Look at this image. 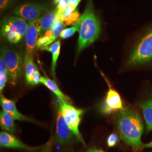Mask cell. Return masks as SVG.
Here are the masks:
<instances>
[{
	"mask_svg": "<svg viewBox=\"0 0 152 152\" xmlns=\"http://www.w3.org/2000/svg\"><path fill=\"white\" fill-rule=\"evenodd\" d=\"M14 118L11 114L5 111L0 113V125L1 127L11 134L15 132V126L14 124Z\"/></svg>",
	"mask_w": 152,
	"mask_h": 152,
	"instance_id": "17",
	"label": "cell"
},
{
	"mask_svg": "<svg viewBox=\"0 0 152 152\" xmlns=\"http://www.w3.org/2000/svg\"><path fill=\"white\" fill-rule=\"evenodd\" d=\"M124 109L121 97L118 92L109 86L105 99L101 107V112L109 114Z\"/></svg>",
	"mask_w": 152,
	"mask_h": 152,
	"instance_id": "9",
	"label": "cell"
},
{
	"mask_svg": "<svg viewBox=\"0 0 152 152\" xmlns=\"http://www.w3.org/2000/svg\"><path fill=\"white\" fill-rule=\"evenodd\" d=\"M147 124V131L152 130V98L145 100L139 104Z\"/></svg>",
	"mask_w": 152,
	"mask_h": 152,
	"instance_id": "16",
	"label": "cell"
},
{
	"mask_svg": "<svg viewBox=\"0 0 152 152\" xmlns=\"http://www.w3.org/2000/svg\"><path fill=\"white\" fill-rule=\"evenodd\" d=\"M152 61V26L137 39L127 59L130 67L140 66Z\"/></svg>",
	"mask_w": 152,
	"mask_h": 152,
	"instance_id": "3",
	"label": "cell"
},
{
	"mask_svg": "<svg viewBox=\"0 0 152 152\" xmlns=\"http://www.w3.org/2000/svg\"><path fill=\"white\" fill-rule=\"evenodd\" d=\"M0 145L2 148L19 149L26 151H36L44 146L30 147L20 141L12 134L6 131H1L0 133Z\"/></svg>",
	"mask_w": 152,
	"mask_h": 152,
	"instance_id": "11",
	"label": "cell"
},
{
	"mask_svg": "<svg viewBox=\"0 0 152 152\" xmlns=\"http://www.w3.org/2000/svg\"><path fill=\"white\" fill-rule=\"evenodd\" d=\"M53 143H54V139H51L44 147V149L42 152H51V146Z\"/></svg>",
	"mask_w": 152,
	"mask_h": 152,
	"instance_id": "23",
	"label": "cell"
},
{
	"mask_svg": "<svg viewBox=\"0 0 152 152\" xmlns=\"http://www.w3.org/2000/svg\"><path fill=\"white\" fill-rule=\"evenodd\" d=\"M118 137L116 134H110L107 139V145L109 147L112 148L114 147L118 141Z\"/></svg>",
	"mask_w": 152,
	"mask_h": 152,
	"instance_id": "22",
	"label": "cell"
},
{
	"mask_svg": "<svg viewBox=\"0 0 152 152\" xmlns=\"http://www.w3.org/2000/svg\"><path fill=\"white\" fill-rule=\"evenodd\" d=\"M1 105L4 111L11 114L15 120L32 122L33 120L20 113L16 108L15 102L14 100L6 98L1 94Z\"/></svg>",
	"mask_w": 152,
	"mask_h": 152,
	"instance_id": "13",
	"label": "cell"
},
{
	"mask_svg": "<svg viewBox=\"0 0 152 152\" xmlns=\"http://www.w3.org/2000/svg\"><path fill=\"white\" fill-rule=\"evenodd\" d=\"M56 129L54 144L63 145L70 143L73 139L75 134L68 124L60 110L59 104L56 106Z\"/></svg>",
	"mask_w": 152,
	"mask_h": 152,
	"instance_id": "7",
	"label": "cell"
},
{
	"mask_svg": "<svg viewBox=\"0 0 152 152\" xmlns=\"http://www.w3.org/2000/svg\"><path fill=\"white\" fill-rule=\"evenodd\" d=\"M1 56L2 57L5 64L9 82L15 85L22 72V51L20 50L5 48L2 49Z\"/></svg>",
	"mask_w": 152,
	"mask_h": 152,
	"instance_id": "5",
	"label": "cell"
},
{
	"mask_svg": "<svg viewBox=\"0 0 152 152\" xmlns=\"http://www.w3.org/2000/svg\"><path fill=\"white\" fill-rule=\"evenodd\" d=\"M81 26L79 31L77 53L85 49L98 39L101 32L100 22L89 2L83 14L81 16Z\"/></svg>",
	"mask_w": 152,
	"mask_h": 152,
	"instance_id": "2",
	"label": "cell"
},
{
	"mask_svg": "<svg viewBox=\"0 0 152 152\" xmlns=\"http://www.w3.org/2000/svg\"><path fill=\"white\" fill-rule=\"evenodd\" d=\"M87 152H104L102 149L96 148H90L87 150Z\"/></svg>",
	"mask_w": 152,
	"mask_h": 152,
	"instance_id": "25",
	"label": "cell"
},
{
	"mask_svg": "<svg viewBox=\"0 0 152 152\" xmlns=\"http://www.w3.org/2000/svg\"><path fill=\"white\" fill-rule=\"evenodd\" d=\"M45 50H48L50 51L52 54V64H51V71L53 72V74L55 75V69L57 64V60L58 59L60 50V40H58L54 43L52 44L50 46H48L44 49Z\"/></svg>",
	"mask_w": 152,
	"mask_h": 152,
	"instance_id": "18",
	"label": "cell"
},
{
	"mask_svg": "<svg viewBox=\"0 0 152 152\" xmlns=\"http://www.w3.org/2000/svg\"><path fill=\"white\" fill-rule=\"evenodd\" d=\"M59 104L60 110L65 121L70 126L71 129L75 134L77 139L85 144L80 132L79 126L81 122V117L84 113V110L81 109H77L71 105L68 102H61L59 100Z\"/></svg>",
	"mask_w": 152,
	"mask_h": 152,
	"instance_id": "6",
	"label": "cell"
},
{
	"mask_svg": "<svg viewBox=\"0 0 152 152\" xmlns=\"http://www.w3.org/2000/svg\"><path fill=\"white\" fill-rule=\"evenodd\" d=\"M8 79L7 72L2 57L0 59V91L1 94L5 86L6 83Z\"/></svg>",
	"mask_w": 152,
	"mask_h": 152,
	"instance_id": "20",
	"label": "cell"
},
{
	"mask_svg": "<svg viewBox=\"0 0 152 152\" xmlns=\"http://www.w3.org/2000/svg\"><path fill=\"white\" fill-rule=\"evenodd\" d=\"M28 25L26 20L20 17H6L1 22V35L10 43L17 44L26 35Z\"/></svg>",
	"mask_w": 152,
	"mask_h": 152,
	"instance_id": "4",
	"label": "cell"
},
{
	"mask_svg": "<svg viewBox=\"0 0 152 152\" xmlns=\"http://www.w3.org/2000/svg\"><path fill=\"white\" fill-rule=\"evenodd\" d=\"M24 68L26 80L28 84L31 85H36L38 84L41 76L37 67L33 61V56L25 55Z\"/></svg>",
	"mask_w": 152,
	"mask_h": 152,
	"instance_id": "12",
	"label": "cell"
},
{
	"mask_svg": "<svg viewBox=\"0 0 152 152\" xmlns=\"http://www.w3.org/2000/svg\"><path fill=\"white\" fill-rule=\"evenodd\" d=\"M39 35H41V24L39 18H38L36 20L30 21L28 23L26 33V54L33 56L34 50Z\"/></svg>",
	"mask_w": 152,
	"mask_h": 152,
	"instance_id": "10",
	"label": "cell"
},
{
	"mask_svg": "<svg viewBox=\"0 0 152 152\" xmlns=\"http://www.w3.org/2000/svg\"><path fill=\"white\" fill-rule=\"evenodd\" d=\"M57 14V9H55L39 18L41 24V35L45 33L51 28L55 22Z\"/></svg>",
	"mask_w": 152,
	"mask_h": 152,
	"instance_id": "15",
	"label": "cell"
},
{
	"mask_svg": "<svg viewBox=\"0 0 152 152\" xmlns=\"http://www.w3.org/2000/svg\"><path fill=\"white\" fill-rule=\"evenodd\" d=\"M143 128L141 117L135 109L124 108L120 111L118 129L121 138L135 151L143 146L141 140Z\"/></svg>",
	"mask_w": 152,
	"mask_h": 152,
	"instance_id": "1",
	"label": "cell"
},
{
	"mask_svg": "<svg viewBox=\"0 0 152 152\" xmlns=\"http://www.w3.org/2000/svg\"><path fill=\"white\" fill-rule=\"evenodd\" d=\"M9 4V0H0V7L2 10L6 8Z\"/></svg>",
	"mask_w": 152,
	"mask_h": 152,
	"instance_id": "24",
	"label": "cell"
},
{
	"mask_svg": "<svg viewBox=\"0 0 152 152\" xmlns=\"http://www.w3.org/2000/svg\"><path fill=\"white\" fill-rule=\"evenodd\" d=\"M39 83L44 85L46 87H48L50 91L55 94V95L58 97V99L61 102H65L69 103V98L65 95L62 91H60L59 87L55 82L50 80L48 77H41Z\"/></svg>",
	"mask_w": 152,
	"mask_h": 152,
	"instance_id": "14",
	"label": "cell"
},
{
	"mask_svg": "<svg viewBox=\"0 0 152 152\" xmlns=\"http://www.w3.org/2000/svg\"><path fill=\"white\" fill-rule=\"evenodd\" d=\"M80 14L77 10L73 11L70 15L66 17L61 18V20L64 23V26H69L74 24L80 20Z\"/></svg>",
	"mask_w": 152,
	"mask_h": 152,
	"instance_id": "21",
	"label": "cell"
},
{
	"mask_svg": "<svg viewBox=\"0 0 152 152\" xmlns=\"http://www.w3.org/2000/svg\"><path fill=\"white\" fill-rule=\"evenodd\" d=\"M46 10V6L43 4L29 3L18 6L14 10V13L16 16L30 22L41 17Z\"/></svg>",
	"mask_w": 152,
	"mask_h": 152,
	"instance_id": "8",
	"label": "cell"
},
{
	"mask_svg": "<svg viewBox=\"0 0 152 152\" xmlns=\"http://www.w3.org/2000/svg\"><path fill=\"white\" fill-rule=\"evenodd\" d=\"M82 21V20L80 16V20L75 24H74L72 27L69 28L64 29V30L62 31V32L60 34V37L63 38V39L69 38L70 37L72 36L75 34V33L77 31L79 32L80 30L81 26Z\"/></svg>",
	"mask_w": 152,
	"mask_h": 152,
	"instance_id": "19",
	"label": "cell"
}]
</instances>
